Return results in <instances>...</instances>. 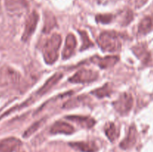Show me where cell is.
<instances>
[{
  "label": "cell",
  "mask_w": 153,
  "mask_h": 152,
  "mask_svg": "<svg viewBox=\"0 0 153 152\" xmlns=\"http://www.w3.org/2000/svg\"><path fill=\"white\" fill-rule=\"evenodd\" d=\"M62 39L58 34H54L48 39L43 48V55L45 62L52 65L58 58V51L61 45Z\"/></svg>",
  "instance_id": "1"
},
{
  "label": "cell",
  "mask_w": 153,
  "mask_h": 152,
  "mask_svg": "<svg viewBox=\"0 0 153 152\" xmlns=\"http://www.w3.org/2000/svg\"><path fill=\"white\" fill-rule=\"evenodd\" d=\"M97 43L102 51L107 52H116L120 50L121 40L117 33L105 31L99 36Z\"/></svg>",
  "instance_id": "2"
},
{
  "label": "cell",
  "mask_w": 153,
  "mask_h": 152,
  "mask_svg": "<svg viewBox=\"0 0 153 152\" xmlns=\"http://www.w3.org/2000/svg\"><path fill=\"white\" fill-rule=\"evenodd\" d=\"M20 78V74L9 66L0 68V86H15L19 83Z\"/></svg>",
  "instance_id": "3"
},
{
  "label": "cell",
  "mask_w": 153,
  "mask_h": 152,
  "mask_svg": "<svg viewBox=\"0 0 153 152\" xmlns=\"http://www.w3.org/2000/svg\"><path fill=\"white\" fill-rule=\"evenodd\" d=\"M116 111L122 116L128 114L133 106V98L131 94L128 92L122 93L119 98L113 103Z\"/></svg>",
  "instance_id": "4"
},
{
  "label": "cell",
  "mask_w": 153,
  "mask_h": 152,
  "mask_svg": "<svg viewBox=\"0 0 153 152\" xmlns=\"http://www.w3.org/2000/svg\"><path fill=\"white\" fill-rule=\"evenodd\" d=\"M5 8L7 13L13 16H21L26 13L28 3L25 0H5Z\"/></svg>",
  "instance_id": "5"
},
{
  "label": "cell",
  "mask_w": 153,
  "mask_h": 152,
  "mask_svg": "<svg viewBox=\"0 0 153 152\" xmlns=\"http://www.w3.org/2000/svg\"><path fill=\"white\" fill-rule=\"evenodd\" d=\"M99 75L97 72L92 69H83L78 71L76 74L73 75L69 81L73 83H91L97 80Z\"/></svg>",
  "instance_id": "6"
},
{
  "label": "cell",
  "mask_w": 153,
  "mask_h": 152,
  "mask_svg": "<svg viewBox=\"0 0 153 152\" xmlns=\"http://www.w3.org/2000/svg\"><path fill=\"white\" fill-rule=\"evenodd\" d=\"M38 19L39 16L36 11L31 12L27 16L25 24V30H24V32L22 36V40L23 41H27L34 32L36 28H37Z\"/></svg>",
  "instance_id": "7"
},
{
  "label": "cell",
  "mask_w": 153,
  "mask_h": 152,
  "mask_svg": "<svg viewBox=\"0 0 153 152\" xmlns=\"http://www.w3.org/2000/svg\"><path fill=\"white\" fill-rule=\"evenodd\" d=\"M75 128H73V125L67 123V122H62V121H58L56 122L52 127L51 128L50 132L52 134H72L74 133Z\"/></svg>",
  "instance_id": "8"
},
{
  "label": "cell",
  "mask_w": 153,
  "mask_h": 152,
  "mask_svg": "<svg viewBox=\"0 0 153 152\" xmlns=\"http://www.w3.org/2000/svg\"><path fill=\"white\" fill-rule=\"evenodd\" d=\"M20 145V140L15 137H8L0 142V152H13Z\"/></svg>",
  "instance_id": "9"
},
{
  "label": "cell",
  "mask_w": 153,
  "mask_h": 152,
  "mask_svg": "<svg viewBox=\"0 0 153 152\" xmlns=\"http://www.w3.org/2000/svg\"><path fill=\"white\" fill-rule=\"evenodd\" d=\"M76 37L73 34H70L67 36L65 40V46L62 52L63 59H68L73 55L75 49H76Z\"/></svg>",
  "instance_id": "10"
},
{
  "label": "cell",
  "mask_w": 153,
  "mask_h": 152,
  "mask_svg": "<svg viewBox=\"0 0 153 152\" xmlns=\"http://www.w3.org/2000/svg\"><path fill=\"white\" fill-rule=\"evenodd\" d=\"M119 61L117 56H107L105 58L94 57L92 58V61L98 65L102 69H108L114 66Z\"/></svg>",
  "instance_id": "11"
},
{
  "label": "cell",
  "mask_w": 153,
  "mask_h": 152,
  "mask_svg": "<svg viewBox=\"0 0 153 152\" xmlns=\"http://www.w3.org/2000/svg\"><path fill=\"white\" fill-rule=\"evenodd\" d=\"M62 77L63 75L61 73H55V75H53L52 77H50L46 80V83L37 91V95L41 96V95H43L44 94H46L48 91L50 90L55 85H56L58 83V81L62 78Z\"/></svg>",
  "instance_id": "12"
},
{
  "label": "cell",
  "mask_w": 153,
  "mask_h": 152,
  "mask_svg": "<svg viewBox=\"0 0 153 152\" xmlns=\"http://www.w3.org/2000/svg\"><path fill=\"white\" fill-rule=\"evenodd\" d=\"M67 119L71 120L83 128H91L95 125L96 122L93 118L82 116H69Z\"/></svg>",
  "instance_id": "13"
},
{
  "label": "cell",
  "mask_w": 153,
  "mask_h": 152,
  "mask_svg": "<svg viewBox=\"0 0 153 152\" xmlns=\"http://www.w3.org/2000/svg\"><path fill=\"white\" fill-rule=\"evenodd\" d=\"M70 146L82 152H97L98 147L92 142H76L70 143Z\"/></svg>",
  "instance_id": "14"
},
{
  "label": "cell",
  "mask_w": 153,
  "mask_h": 152,
  "mask_svg": "<svg viewBox=\"0 0 153 152\" xmlns=\"http://www.w3.org/2000/svg\"><path fill=\"white\" fill-rule=\"evenodd\" d=\"M137 140V131L134 125L129 128L128 134L127 137H126L125 139L123 140L120 144L121 148L123 149H128L132 147L136 142Z\"/></svg>",
  "instance_id": "15"
},
{
  "label": "cell",
  "mask_w": 153,
  "mask_h": 152,
  "mask_svg": "<svg viewBox=\"0 0 153 152\" xmlns=\"http://www.w3.org/2000/svg\"><path fill=\"white\" fill-rule=\"evenodd\" d=\"M153 28V17L146 16L140 21L138 25V32L141 34H146L150 32Z\"/></svg>",
  "instance_id": "16"
},
{
  "label": "cell",
  "mask_w": 153,
  "mask_h": 152,
  "mask_svg": "<svg viewBox=\"0 0 153 152\" xmlns=\"http://www.w3.org/2000/svg\"><path fill=\"white\" fill-rule=\"evenodd\" d=\"M105 133L108 139L112 142L116 141L120 135L119 130L117 129L116 125L111 122L106 124L105 128Z\"/></svg>",
  "instance_id": "17"
},
{
  "label": "cell",
  "mask_w": 153,
  "mask_h": 152,
  "mask_svg": "<svg viewBox=\"0 0 153 152\" xmlns=\"http://www.w3.org/2000/svg\"><path fill=\"white\" fill-rule=\"evenodd\" d=\"M44 27L43 31L46 33H49L52 28L56 25V20L55 16L51 13H47L44 16Z\"/></svg>",
  "instance_id": "18"
},
{
  "label": "cell",
  "mask_w": 153,
  "mask_h": 152,
  "mask_svg": "<svg viewBox=\"0 0 153 152\" xmlns=\"http://www.w3.org/2000/svg\"><path fill=\"white\" fill-rule=\"evenodd\" d=\"M112 92V88L108 83L107 84H105L104 86H101L99 89H97L96 90L93 91L92 93L94 95L97 97L99 98H104L105 96H108L111 95V93Z\"/></svg>",
  "instance_id": "19"
},
{
  "label": "cell",
  "mask_w": 153,
  "mask_h": 152,
  "mask_svg": "<svg viewBox=\"0 0 153 152\" xmlns=\"http://www.w3.org/2000/svg\"><path fill=\"white\" fill-rule=\"evenodd\" d=\"M79 34H80L81 38H82V41L81 51L86 50V49L94 46V43H93V42L91 41V39H90L89 37H88V34H87L85 31H79Z\"/></svg>",
  "instance_id": "20"
},
{
  "label": "cell",
  "mask_w": 153,
  "mask_h": 152,
  "mask_svg": "<svg viewBox=\"0 0 153 152\" xmlns=\"http://www.w3.org/2000/svg\"><path fill=\"white\" fill-rule=\"evenodd\" d=\"M134 54L138 57L140 59H142L143 61H147L148 60V52H146V49L143 46H137L133 49Z\"/></svg>",
  "instance_id": "21"
},
{
  "label": "cell",
  "mask_w": 153,
  "mask_h": 152,
  "mask_svg": "<svg viewBox=\"0 0 153 152\" xmlns=\"http://www.w3.org/2000/svg\"><path fill=\"white\" fill-rule=\"evenodd\" d=\"M113 19V16L111 14H99L96 16V20L102 24L110 23Z\"/></svg>",
  "instance_id": "22"
},
{
  "label": "cell",
  "mask_w": 153,
  "mask_h": 152,
  "mask_svg": "<svg viewBox=\"0 0 153 152\" xmlns=\"http://www.w3.org/2000/svg\"><path fill=\"white\" fill-rule=\"evenodd\" d=\"M41 123H42V120L39 121V122H35V123L33 124V125H31V126L30 127V128H28V129L27 130L25 133H24L23 137H25V138H27V137H30L31 134H34V133L35 132V131H37L39 128H40V125H41Z\"/></svg>",
  "instance_id": "23"
},
{
  "label": "cell",
  "mask_w": 153,
  "mask_h": 152,
  "mask_svg": "<svg viewBox=\"0 0 153 152\" xmlns=\"http://www.w3.org/2000/svg\"><path fill=\"white\" fill-rule=\"evenodd\" d=\"M146 1L147 0H137V1H136V6H137V7H140L146 2Z\"/></svg>",
  "instance_id": "24"
},
{
  "label": "cell",
  "mask_w": 153,
  "mask_h": 152,
  "mask_svg": "<svg viewBox=\"0 0 153 152\" xmlns=\"http://www.w3.org/2000/svg\"><path fill=\"white\" fill-rule=\"evenodd\" d=\"M0 12H1V5H0Z\"/></svg>",
  "instance_id": "25"
}]
</instances>
